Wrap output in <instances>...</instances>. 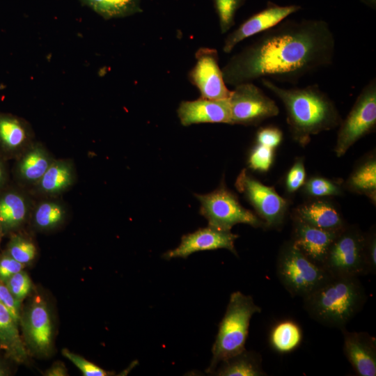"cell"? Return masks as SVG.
Segmentation results:
<instances>
[{"label": "cell", "mask_w": 376, "mask_h": 376, "mask_svg": "<svg viewBox=\"0 0 376 376\" xmlns=\"http://www.w3.org/2000/svg\"><path fill=\"white\" fill-rule=\"evenodd\" d=\"M274 159V149L258 144L251 150L249 157V166L255 171L266 172Z\"/></svg>", "instance_id": "cell-33"}, {"label": "cell", "mask_w": 376, "mask_h": 376, "mask_svg": "<svg viewBox=\"0 0 376 376\" xmlns=\"http://www.w3.org/2000/svg\"><path fill=\"white\" fill-rule=\"evenodd\" d=\"M196 59L189 77L201 92V97L209 100L228 99L231 91L224 81L217 51L201 48L196 54Z\"/></svg>", "instance_id": "cell-12"}, {"label": "cell", "mask_w": 376, "mask_h": 376, "mask_svg": "<svg viewBox=\"0 0 376 376\" xmlns=\"http://www.w3.org/2000/svg\"><path fill=\"white\" fill-rule=\"evenodd\" d=\"M260 80L283 103L289 130L300 145H306L311 136L340 125L342 120L335 104L318 84L286 88L267 79Z\"/></svg>", "instance_id": "cell-2"}, {"label": "cell", "mask_w": 376, "mask_h": 376, "mask_svg": "<svg viewBox=\"0 0 376 376\" xmlns=\"http://www.w3.org/2000/svg\"><path fill=\"white\" fill-rule=\"evenodd\" d=\"M340 231L323 230L293 219L290 242L308 258L324 267L330 246Z\"/></svg>", "instance_id": "cell-16"}, {"label": "cell", "mask_w": 376, "mask_h": 376, "mask_svg": "<svg viewBox=\"0 0 376 376\" xmlns=\"http://www.w3.org/2000/svg\"><path fill=\"white\" fill-rule=\"evenodd\" d=\"M33 203L24 187L6 185L0 190V227L4 235L20 230L31 217Z\"/></svg>", "instance_id": "cell-15"}, {"label": "cell", "mask_w": 376, "mask_h": 376, "mask_svg": "<svg viewBox=\"0 0 376 376\" xmlns=\"http://www.w3.org/2000/svg\"><path fill=\"white\" fill-rule=\"evenodd\" d=\"M62 354L77 366L84 376H107L113 375L66 348L62 350Z\"/></svg>", "instance_id": "cell-34"}, {"label": "cell", "mask_w": 376, "mask_h": 376, "mask_svg": "<svg viewBox=\"0 0 376 376\" xmlns=\"http://www.w3.org/2000/svg\"><path fill=\"white\" fill-rule=\"evenodd\" d=\"M306 181V169L302 159H297L288 171L285 186L290 194L297 191Z\"/></svg>", "instance_id": "cell-35"}, {"label": "cell", "mask_w": 376, "mask_h": 376, "mask_svg": "<svg viewBox=\"0 0 376 376\" xmlns=\"http://www.w3.org/2000/svg\"><path fill=\"white\" fill-rule=\"evenodd\" d=\"M213 1L219 17L221 31L224 33L234 25L235 14L245 0Z\"/></svg>", "instance_id": "cell-31"}, {"label": "cell", "mask_w": 376, "mask_h": 376, "mask_svg": "<svg viewBox=\"0 0 376 376\" xmlns=\"http://www.w3.org/2000/svg\"><path fill=\"white\" fill-rule=\"evenodd\" d=\"M0 301L8 309L15 321L19 324L22 302L17 301L12 295L5 283L0 281Z\"/></svg>", "instance_id": "cell-39"}, {"label": "cell", "mask_w": 376, "mask_h": 376, "mask_svg": "<svg viewBox=\"0 0 376 376\" xmlns=\"http://www.w3.org/2000/svg\"><path fill=\"white\" fill-rule=\"evenodd\" d=\"M212 375L218 376H264L260 356L253 351L241 353L222 361Z\"/></svg>", "instance_id": "cell-25"}, {"label": "cell", "mask_w": 376, "mask_h": 376, "mask_svg": "<svg viewBox=\"0 0 376 376\" xmlns=\"http://www.w3.org/2000/svg\"><path fill=\"white\" fill-rule=\"evenodd\" d=\"M260 312L261 308L251 296L240 291L231 294L212 346L207 373L212 374L220 363L246 350L250 320L255 313Z\"/></svg>", "instance_id": "cell-4"}, {"label": "cell", "mask_w": 376, "mask_h": 376, "mask_svg": "<svg viewBox=\"0 0 376 376\" xmlns=\"http://www.w3.org/2000/svg\"><path fill=\"white\" fill-rule=\"evenodd\" d=\"M6 160L7 159L0 152V190L8 185V171Z\"/></svg>", "instance_id": "cell-41"}, {"label": "cell", "mask_w": 376, "mask_h": 376, "mask_svg": "<svg viewBox=\"0 0 376 376\" xmlns=\"http://www.w3.org/2000/svg\"><path fill=\"white\" fill-rule=\"evenodd\" d=\"M293 219L327 230L338 231L346 226L340 211L324 200H313L300 205L294 211Z\"/></svg>", "instance_id": "cell-22"}, {"label": "cell", "mask_w": 376, "mask_h": 376, "mask_svg": "<svg viewBox=\"0 0 376 376\" xmlns=\"http://www.w3.org/2000/svg\"><path fill=\"white\" fill-rule=\"evenodd\" d=\"M33 141V130L26 120L0 112V152L6 159H15Z\"/></svg>", "instance_id": "cell-20"}, {"label": "cell", "mask_w": 376, "mask_h": 376, "mask_svg": "<svg viewBox=\"0 0 376 376\" xmlns=\"http://www.w3.org/2000/svg\"><path fill=\"white\" fill-rule=\"evenodd\" d=\"M361 1L365 3L368 7L375 9L376 7V0H361Z\"/></svg>", "instance_id": "cell-43"}, {"label": "cell", "mask_w": 376, "mask_h": 376, "mask_svg": "<svg viewBox=\"0 0 376 376\" xmlns=\"http://www.w3.org/2000/svg\"><path fill=\"white\" fill-rule=\"evenodd\" d=\"M19 326L26 350L38 357H47L53 350L54 328L47 300L35 295L22 309Z\"/></svg>", "instance_id": "cell-7"}, {"label": "cell", "mask_w": 376, "mask_h": 376, "mask_svg": "<svg viewBox=\"0 0 376 376\" xmlns=\"http://www.w3.org/2000/svg\"><path fill=\"white\" fill-rule=\"evenodd\" d=\"M195 196L201 203L200 213L207 220L210 226L222 230H230L238 224L266 228L265 223L244 207L237 196L223 183L210 193Z\"/></svg>", "instance_id": "cell-6"}, {"label": "cell", "mask_w": 376, "mask_h": 376, "mask_svg": "<svg viewBox=\"0 0 376 376\" xmlns=\"http://www.w3.org/2000/svg\"><path fill=\"white\" fill-rule=\"evenodd\" d=\"M343 334V352L355 373L360 376L376 375V340L367 332L348 331Z\"/></svg>", "instance_id": "cell-18"}, {"label": "cell", "mask_w": 376, "mask_h": 376, "mask_svg": "<svg viewBox=\"0 0 376 376\" xmlns=\"http://www.w3.org/2000/svg\"><path fill=\"white\" fill-rule=\"evenodd\" d=\"M177 111L184 126L204 123L232 125L228 99L209 100L201 97L193 101H183Z\"/></svg>", "instance_id": "cell-19"}, {"label": "cell", "mask_w": 376, "mask_h": 376, "mask_svg": "<svg viewBox=\"0 0 376 376\" xmlns=\"http://www.w3.org/2000/svg\"><path fill=\"white\" fill-rule=\"evenodd\" d=\"M4 235L1 227H0V245H1V239L3 237V236Z\"/></svg>", "instance_id": "cell-44"}, {"label": "cell", "mask_w": 376, "mask_h": 376, "mask_svg": "<svg viewBox=\"0 0 376 376\" xmlns=\"http://www.w3.org/2000/svg\"><path fill=\"white\" fill-rule=\"evenodd\" d=\"M301 9L299 5L280 6L267 2L265 8L251 15L226 37L224 52L230 53L243 40L265 31Z\"/></svg>", "instance_id": "cell-13"}, {"label": "cell", "mask_w": 376, "mask_h": 376, "mask_svg": "<svg viewBox=\"0 0 376 376\" xmlns=\"http://www.w3.org/2000/svg\"><path fill=\"white\" fill-rule=\"evenodd\" d=\"M3 350V347H2L1 343L0 342V350Z\"/></svg>", "instance_id": "cell-45"}, {"label": "cell", "mask_w": 376, "mask_h": 376, "mask_svg": "<svg viewBox=\"0 0 376 376\" xmlns=\"http://www.w3.org/2000/svg\"><path fill=\"white\" fill-rule=\"evenodd\" d=\"M276 274L291 295L303 299L331 276L323 266L308 258L291 242L279 251Z\"/></svg>", "instance_id": "cell-5"}, {"label": "cell", "mask_w": 376, "mask_h": 376, "mask_svg": "<svg viewBox=\"0 0 376 376\" xmlns=\"http://www.w3.org/2000/svg\"><path fill=\"white\" fill-rule=\"evenodd\" d=\"M46 376H66L68 375L67 368L61 362H55L51 367L46 370L44 373Z\"/></svg>", "instance_id": "cell-40"}, {"label": "cell", "mask_w": 376, "mask_h": 376, "mask_svg": "<svg viewBox=\"0 0 376 376\" xmlns=\"http://www.w3.org/2000/svg\"><path fill=\"white\" fill-rule=\"evenodd\" d=\"M239 236L230 230H222L208 226L185 235L179 246L164 253L162 257L169 260L174 258H186L191 253L226 249L237 256L235 241Z\"/></svg>", "instance_id": "cell-14"}, {"label": "cell", "mask_w": 376, "mask_h": 376, "mask_svg": "<svg viewBox=\"0 0 376 376\" xmlns=\"http://www.w3.org/2000/svg\"><path fill=\"white\" fill-rule=\"evenodd\" d=\"M283 133L281 130L274 126H267L260 128L256 134V142L258 144L274 148L281 142Z\"/></svg>", "instance_id": "cell-36"}, {"label": "cell", "mask_w": 376, "mask_h": 376, "mask_svg": "<svg viewBox=\"0 0 376 376\" xmlns=\"http://www.w3.org/2000/svg\"><path fill=\"white\" fill-rule=\"evenodd\" d=\"M304 193L310 197L321 198L340 196L343 189L334 180L320 176H313L305 181L303 185Z\"/></svg>", "instance_id": "cell-30"}, {"label": "cell", "mask_w": 376, "mask_h": 376, "mask_svg": "<svg viewBox=\"0 0 376 376\" xmlns=\"http://www.w3.org/2000/svg\"><path fill=\"white\" fill-rule=\"evenodd\" d=\"M336 40L322 19H285L260 33L223 68L225 83L234 86L257 79L297 84L332 64Z\"/></svg>", "instance_id": "cell-1"}, {"label": "cell", "mask_w": 376, "mask_h": 376, "mask_svg": "<svg viewBox=\"0 0 376 376\" xmlns=\"http://www.w3.org/2000/svg\"><path fill=\"white\" fill-rule=\"evenodd\" d=\"M0 342L6 356L16 363H25L29 353L19 331V324L0 301Z\"/></svg>", "instance_id": "cell-24"}, {"label": "cell", "mask_w": 376, "mask_h": 376, "mask_svg": "<svg viewBox=\"0 0 376 376\" xmlns=\"http://www.w3.org/2000/svg\"><path fill=\"white\" fill-rule=\"evenodd\" d=\"M75 163L70 159H55L38 183L32 187L42 197H58L77 181Z\"/></svg>", "instance_id": "cell-21"}, {"label": "cell", "mask_w": 376, "mask_h": 376, "mask_svg": "<svg viewBox=\"0 0 376 376\" xmlns=\"http://www.w3.org/2000/svg\"><path fill=\"white\" fill-rule=\"evenodd\" d=\"M106 19L127 17L141 11V0H80Z\"/></svg>", "instance_id": "cell-28"}, {"label": "cell", "mask_w": 376, "mask_h": 376, "mask_svg": "<svg viewBox=\"0 0 376 376\" xmlns=\"http://www.w3.org/2000/svg\"><path fill=\"white\" fill-rule=\"evenodd\" d=\"M364 256L368 274L376 272V236L373 229L365 234Z\"/></svg>", "instance_id": "cell-38"}, {"label": "cell", "mask_w": 376, "mask_h": 376, "mask_svg": "<svg viewBox=\"0 0 376 376\" xmlns=\"http://www.w3.org/2000/svg\"><path fill=\"white\" fill-rule=\"evenodd\" d=\"M10 235L6 252L24 265H30L37 254V247L33 240L20 230Z\"/></svg>", "instance_id": "cell-29"}, {"label": "cell", "mask_w": 376, "mask_h": 376, "mask_svg": "<svg viewBox=\"0 0 376 376\" xmlns=\"http://www.w3.org/2000/svg\"><path fill=\"white\" fill-rule=\"evenodd\" d=\"M366 299L359 277L333 276L303 299L304 308L312 319L340 329L362 309Z\"/></svg>", "instance_id": "cell-3"}, {"label": "cell", "mask_w": 376, "mask_h": 376, "mask_svg": "<svg viewBox=\"0 0 376 376\" xmlns=\"http://www.w3.org/2000/svg\"><path fill=\"white\" fill-rule=\"evenodd\" d=\"M68 215V209L64 201L58 197H43L33 204L30 219L36 230L49 232L61 227Z\"/></svg>", "instance_id": "cell-23"}, {"label": "cell", "mask_w": 376, "mask_h": 376, "mask_svg": "<svg viewBox=\"0 0 376 376\" xmlns=\"http://www.w3.org/2000/svg\"><path fill=\"white\" fill-rule=\"evenodd\" d=\"M10 373L8 368L2 362H0V376H7Z\"/></svg>", "instance_id": "cell-42"}, {"label": "cell", "mask_w": 376, "mask_h": 376, "mask_svg": "<svg viewBox=\"0 0 376 376\" xmlns=\"http://www.w3.org/2000/svg\"><path fill=\"white\" fill-rule=\"evenodd\" d=\"M376 125V81L371 79L359 94L346 118L341 120L334 151L343 156L359 139L373 130Z\"/></svg>", "instance_id": "cell-8"}, {"label": "cell", "mask_w": 376, "mask_h": 376, "mask_svg": "<svg viewBox=\"0 0 376 376\" xmlns=\"http://www.w3.org/2000/svg\"><path fill=\"white\" fill-rule=\"evenodd\" d=\"M228 100L232 125H256L279 113L275 101L253 82L235 86Z\"/></svg>", "instance_id": "cell-10"}, {"label": "cell", "mask_w": 376, "mask_h": 376, "mask_svg": "<svg viewBox=\"0 0 376 376\" xmlns=\"http://www.w3.org/2000/svg\"><path fill=\"white\" fill-rule=\"evenodd\" d=\"M349 190L365 194L375 201L376 161L371 157L356 167L345 182Z\"/></svg>", "instance_id": "cell-27"}, {"label": "cell", "mask_w": 376, "mask_h": 376, "mask_svg": "<svg viewBox=\"0 0 376 376\" xmlns=\"http://www.w3.org/2000/svg\"><path fill=\"white\" fill-rule=\"evenodd\" d=\"M4 283L14 297L22 303L32 290L31 280L24 269L13 274Z\"/></svg>", "instance_id": "cell-32"}, {"label": "cell", "mask_w": 376, "mask_h": 376, "mask_svg": "<svg viewBox=\"0 0 376 376\" xmlns=\"http://www.w3.org/2000/svg\"><path fill=\"white\" fill-rule=\"evenodd\" d=\"M365 234L356 227L345 226L334 240L324 267L333 276L368 274L364 256Z\"/></svg>", "instance_id": "cell-9"}, {"label": "cell", "mask_w": 376, "mask_h": 376, "mask_svg": "<svg viewBox=\"0 0 376 376\" xmlns=\"http://www.w3.org/2000/svg\"><path fill=\"white\" fill-rule=\"evenodd\" d=\"M25 267L4 250L0 253V281L4 283L10 276L23 270Z\"/></svg>", "instance_id": "cell-37"}, {"label": "cell", "mask_w": 376, "mask_h": 376, "mask_svg": "<svg viewBox=\"0 0 376 376\" xmlns=\"http://www.w3.org/2000/svg\"><path fill=\"white\" fill-rule=\"evenodd\" d=\"M235 186L255 209L266 228H279L283 223L288 203L274 187L267 186L243 171Z\"/></svg>", "instance_id": "cell-11"}, {"label": "cell", "mask_w": 376, "mask_h": 376, "mask_svg": "<svg viewBox=\"0 0 376 376\" xmlns=\"http://www.w3.org/2000/svg\"><path fill=\"white\" fill-rule=\"evenodd\" d=\"M55 159L42 143L33 141L15 159L13 173L17 185L24 188L34 187Z\"/></svg>", "instance_id": "cell-17"}, {"label": "cell", "mask_w": 376, "mask_h": 376, "mask_svg": "<svg viewBox=\"0 0 376 376\" xmlns=\"http://www.w3.org/2000/svg\"><path fill=\"white\" fill-rule=\"evenodd\" d=\"M302 341V331L299 324L291 320H284L276 324L269 334L272 348L281 354L296 350Z\"/></svg>", "instance_id": "cell-26"}]
</instances>
